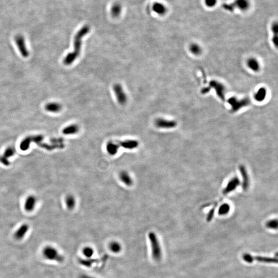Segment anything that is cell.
I'll return each instance as SVG.
<instances>
[{
	"label": "cell",
	"instance_id": "cell-1",
	"mask_svg": "<svg viewBox=\"0 0 278 278\" xmlns=\"http://www.w3.org/2000/svg\"><path fill=\"white\" fill-rule=\"evenodd\" d=\"M90 31V26L87 25L83 26L78 31L74 37L73 51L67 54L63 59V63L65 65H70L74 63V61L78 58L81 53L82 38L88 34Z\"/></svg>",
	"mask_w": 278,
	"mask_h": 278
},
{
	"label": "cell",
	"instance_id": "cell-2",
	"mask_svg": "<svg viewBox=\"0 0 278 278\" xmlns=\"http://www.w3.org/2000/svg\"><path fill=\"white\" fill-rule=\"evenodd\" d=\"M42 254L44 257L50 261L63 263L64 257L61 255L57 249L53 246H47L42 250Z\"/></svg>",
	"mask_w": 278,
	"mask_h": 278
},
{
	"label": "cell",
	"instance_id": "cell-3",
	"mask_svg": "<svg viewBox=\"0 0 278 278\" xmlns=\"http://www.w3.org/2000/svg\"><path fill=\"white\" fill-rule=\"evenodd\" d=\"M148 238L151 245L153 258L154 260L159 261L162 257V251L157 236L154 232H150L148 234Z\"/></svg>",
	"mask_w": 278,
	"mask_h": 278
},
{
	"label": "cell",
	"instance_id": "cell-4",
	"mask_svg": "<svg viewBox=\"0 0 278 278\" xmlns=\"http://www.w3.org/2000/svg\"><path fill=\"white\" fill-rule=\"evenodd\" d=\"M251 3L250 0H233L231 3L224 4L223 8L228 11H233L238 10L242 12H245L249 10Z\"/></svg>",
	"mask_w": 278,
	"mask_h": 278
},
{
	"label": "cell",
	"instance_id": "cell-5",
	"mask_svg": "<svg viewBox=\"0 0 278 278\" xmlns=\"http://www.w3.org/2000/svg\"><path fill=\"white\" fill-rule=\"evenodd\" d=\"M243 259L245 262L251 263L254 261L266 263H276L278 260L275 257H265L262 256H253L249 254H245L243 256Z\"/></svg>",
	"mask_w": 278,
	"mask_h": 278
},
{
	"label": "cell",
	"instance_id": "cell-6",
	"mask_svg": "<svg viewBox=\"0 0 278 278\" xmlns=\"http://www.w3.org/2000/svg\"><path fill=\"white\" fill-rule=\"evenodd\" d=\"M113 89L116 95L118 103L120 105H124L127 103V97L121 84H114Z\"/></svg>",
	"mask_w": 278,
	"mask_h": 278
},
{
	"label": "cell",
	"instance_id": "cell-7",
	"mask_svg": "<svg viewBox=\"0 0 278 278\" xmlns=\"http://www.w3.org/2000/svg\"><path fill=\"white\" fill-rule=\"evenodd\" d=\"M15 40L22 56L24 58L28 57L29 56V52L26 47L24 37L20 35H18L15 37Z\"/></svg>",
	"mask_w": 278,
	"mask_h": 278
},
{
	"label": "cell",
	"instance_id": "cell-8",
	"mask_svg": "<svg viewBox=\"0 0 278 278\" xmlns=\"http://www.w3.org/2000/svg\"><path fill=\"white\" fill-rule=\"evenodd\" d=\"M156 127L160 128H172L176 127L177 123L175 121H169L165 119H158L154 122Z\"/></svg>",
	"mask_w": 278,
	"mask_h": 278
},
{
	"label": "cell",
	"instance_id": "cell-9",
	"mask_svg": "<svg viewBox=\"0 0 278 278\" xmlns=\"http://www.w3.org/2000/svg\"><path fill=\"white\" fill-rule=\"evenodd\" d=\"M240 185V181L238 177H235L229 181L227 186L223 189V195H227L235 190L237 187Z\"/></svg>",
	"mask_w": 278,
	"mask_h": 278
},
{
	"label": "cell",
	"instance_id": "cell-10",
	"mask_svg": "<svg viewBox=\"0 0 278 278\" xmlns=\"http://www.w3.org/2000/svg\"><path fill=\"white\" fill-rule=\"evenodd\" d=\"M29 230V226L28 224H23L18 229V230L15 232L14 234V238L15 239L18 241L22 240L23 238L25 236L28 232Z\"/></svg>",
	"mask_w": 278,
	"mask_h": 278
},
{
	"label": "cell",
	"instance_id": "cell-11",
	"mask_svg": "<svg viewBox=\"0 0 278 278\" xmlns=\"http://www.w3.org/2000/svg\"><path fill=\"white\" fill-rule=\"evenodd\" d=\"M240 173L242 174L243 178V189L245 191L247 190L249 188V177L248 175L247 172L246 170V167L243 165L240 166L239 167Z\"/></svg>",
	"mask_w": 278,
	"mask_h": 278
},
{
	"label": "cell",
	"instance_id": "cell-12",
	"mask_svg": "<svg viewBox=\"0 0 278 278\" xmlns=\"http://www.w3.org/2000/svg\"><path fill=\"white\" fill-rule=\"evenodd\" d=\"M152 8L154 13H156L157 14L160 16L166 15L167 11V7H166V5L160 2H155L153 4Z\"/></svg>",
	"mask_w": 278,
	"mask_h": 278
},
{
	"label": "cell",
	"instance_id": "cell-13",
	"mask_svg": "<svg viewBox=\"0 0 278 278\" xmlns=\"http://www.w3.org/2000/svg\"><path fill=\"white\" fill-rule=\"evenodd\" d=\"M139 144V143L136 140H128L120 142V143H119V146H121L127 150H134L138 147Z\"/></svg>",
	"mask_w": 278,
	"mask_h": 278
},
{
	"label": "cell",
	"instance_id": "cell-14",
	"mask_svg": "<svg viewBox=\"0 0 278 278\" xmlns=\"http://www.w3.org/2000/svg\"><path fill=\"white\" fill-rule=\"evenodd\" d=\"M36 198L34 196H29L26 199L24 208L26 211L31 212L32 211L36 206Z\"/></svg>",
	"mask_w": 278,
	"mask_h": 278
},
{
	"label": "cell",
	"instance_id": "cell-15",
	"mask_svg": "<svg viewBox=\"0 0 278 278\" xmlns=\"http://www.w3.org/2000/svg\"><path fill=\"white\" fill-rule=\"evenodd\" d=\"M15 150L12 147H8L7 148L4 153L3 156L0 158V161L5 166H8L10 163L7 159L8 158L12 157L15 154Z\"/></svg>",
	"mask_w": 278,
	"mask_h": 278
},
{
	"label": "cell",
	"instance_id": "cell-16",
	"mask_svg": "<svg viewBox=\"0 0 278 278\" xmlns=\"http://www.w3.org/2000/svg\"><path fill=\"white\" fill-rule=\"evenodd\" d=\"M120 179L127 186H131L133 184V181L129 174L126 171L121 172L120 174Z\"/></svg>",
	"mask_w": 278,
	"mask_h": 278
},
{
	"label": "cell",
	"instance_id": "cell-17",
	"mask_svg": "<svg viewBox=\"0 0 278 278\" xmlns=\"http://www.w3.org/2000/svg\"><path fill=\"white\" fill-rule=\"evenodd\" d=\"M119 147L120 146L117 143H114L112 141L108 142L106 145L107 151L109 154L111 156H114L118 152Z\"/></svg>",
	"mask_w": 278,
	"mask_h": 278
},
{
	"label": "cell",
	"instance_id": "cell-18",
	"mask_svg": "<svg viewBox=\"0 0 278 278\" xmlns=\"http://www.w3.org/2000/svg\"><path fill=\"white\" fill-rule=\"evenodd\" d=\"M79 130L78 126L75 124H73L68 126L63 129V133L65 135H74L78 132Z\"/></svg>",
	"mask_w": 278,
	"mask_h": 278
},
{
	"label": "cell",
	"instance_id": "cell-19",
	"mask_svg": "<svg viewBox=\"0 0 278 278\" xmlns=\"http://www.w3.org/2000/svg\"><path fill=\"white\" fill-rule=\"evenodd\" d=\"M45 109L47 111L51 112H59L62 109L61 105L56 103H48L46 105Z\"/></svg>",
	"mask_w": 278,
	"mask_h": 278
},
{
	"label": "cell",
	"instance_id": "cell-20",
	"mask_svg": "<svg viewBox=\"0 0 278 278\" xmlns=\"http://www.w3.org/2000/svg\"><path fill=\"white\" fill-rule=\"evenodd\" d=\"M78 261L79 263L82 265L85 266V267H91L93 264L98 262V260L97 259H91V258H88V259H81L80 258L78 259Z\"/></svg>",
	"mask_w": 278,
	"mask_h": 278
},
{
	"label": "cell",
	"instance_id": "cell-21",
	"mask_svg": "<svg viewBox=\"0 0 278 278\" xmlns=\"http://www.w3.org/2000/svg\"><path fill=\"white\" fill-rule=\"evenodd\" d=\"M122 12V6L120 4L116 3L112 6L111 8V13L114 18H117Z\"/></svg>",
	"mask_w": 278,
	"mask_h": 278
},
{
	"label": "cell",
	"instance_id": "cell-22",
	"mask_svg": "<svg viewBox=\"0 0 278 278\" xmlns=\"http://www.w3.org/2000/svg\"><path fill=\"white\" fill-rule=\"evenodd\" d=\"M66 204L67 207L70 210L74 209L75 206V199L72 195H69L66 198Z\"/></svg>",
	"mask_w": 278,
	"mask_h": 278
},
{
	"label": "cell",
	"instance_id": "cell-23",
	"mask_svg": "<svg viewBox=\"0 0 278 278\" xmlns=\"http://www.w3.org/2000/svg\"><path fill=\"white\" fill-rule=\"evenodd\" d=\"M109 249L112 253H117L121 251L122 250L121 245L117 242H112L110 243Z\"/></svg>",
	"mask_w": 278,
	"mask_h": 278
},
{
	"label": "cell",
	"instance_id": "cell-24",
	"mask_svg": "<svg viewBox=\"0 0 278 278\" xmlns=\"http://www.w3.org/2000/svg\"><path fill=\"white\" fill-rule=\"evenodd\" d=\"M230 210V206L228 204H223L219 208L218 213L219 215H225L228 214Z\"/></svg>",
	"mask_w": 278,
	"mask_h": 278
},
{
	"label": "cell",
	"instance_id": "cell-25",
	"mask_svg": "<svg viewBox=\"0 0 278 278\" xmlns=\"http://www.w3.org/2000/svg\"><path fill=\"white\" fill-rule=\"evenodd\" d=\"M34 141V137H29L28 138H26L23 141H22V143L20 145V148L22 150H27L29 147L31 142Z\"/></svg>",
	"mask_w": 278,
	"mask_h": 278
},
{
	"label": "cell",
	"instance_id": "cell-26",
	"mask_svg": "<svg viewBox=\"0 0 278 278\" xmlns=\"http://www.w3.org/2000/svg\"><path fill=\"white\" fill-rule=\"evenodd\" d=\"M82 253L87 258H91L93 255V249L90 247H86L82 249Z\"/></svg>",
	"mask_w": 278,
	"mask_h": 278
},
{
	"label": "cell",
	"instance_id": "cell-27",
	"mask_svg": "<svg viewBox=\"0 0 278 278\" xmlns=\"http://www.w3.org/2000/svg\"><path fill=\"white\" fill-rule=\"evenodd\" d=\"M217 3L218 0H204V5L208 8H214L217 5Z\"/></svg>",
	"mask_w": 278,
	"mask_h": 278
},
{
	"label": "cell",
	"instance_id": "cell-28",
	"mask_svg": "<svg viewBox=\"0 0 278 278\" xmlns=\"http://www.w3.org/2000/svg\"><path fill=\"white\" fill-rule=\"evenodd\" d=\"M266 226L268 228L276 229L278 228V220L277 219L269 220L266 223Z\"/></svg>",
	"mask_w": 278,
	"mask_h": 278
},
{
	"label": "cell",
	"instance_id": "cell-29",
	"mask_svg": "<svg viewBox=\"0 0 278 278\" xmlns=\"http://www.w3.org/2000/svg\"><path fill=\"white\" fill-rule=\"evenodd\" d=\"M249 67L251 69L253 70L254 71H257L259 69V64L257 63V61L255 60H251L249 61Z\"/></svg>",
	"mask_w": 278,
	"mask_h": 278
},
{
	"label": "cell",
	"instance_id": "cell-30",
	"mask_svg": "<svg viewBox=\"0 0 278 278\" xmlns=\"http://www.w3.org/2000/svg\"><path fill=\"white\" fill-rule=\"evenodd\" d=\"M215 210V208L214 207L210 211V212L208 214L207 217V221L208 222H211L213 216H214Z\"/></svg>",
	"mask_w": 278,
	"mask_h": 278
},
{
	"label": "cell",
	"instance_id": "cell-31",
	"mask_svg": "<svg viewBox=\"0 0 278 278\" xmlns=\"http://www.w3.org/2000/svg\"><path fill=\"white\" fill-rule=\"evenodd\" d=\"M191 48V51L193 52V53L196 54L200 53V47H198V45L194 44V45H192Z\"/></svg>",
	"mask_w": 278,
	"mask_h": 278
},
{
	"label": "cell",
	"instance_id": "cell-32",
	"mask_svg": "<svg viewBox=\"0 0 278 278\" xmlns=\"http://www.w3.org/2000/svg\"><path fill=\"white\" fill-rule=\"evenodd\" d=\"M78 278H95L94 277H93V276H88V275H85V274H82V275H79Z\"/></svg>",
	"mask_w": 278,
	"mask_h": 278
}]
</instances>
